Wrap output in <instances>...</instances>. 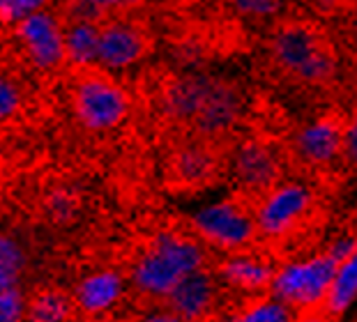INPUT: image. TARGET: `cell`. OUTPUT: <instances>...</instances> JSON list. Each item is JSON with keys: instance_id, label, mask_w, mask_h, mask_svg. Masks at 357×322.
<instances>
[{"instance_id": "1", "label": "cell", "mask_w": 357, "mask_h": 322, "mask_svg": "<svg viewBox=\"0 0 357 322\" xmlns=\"http://www.w3.org/2000/svg\"><path fill=\"white\" fill-rule=\"evenodd\" d=\"M111 253L136 311L155 309L187 274L215 267L219 258L182 217L148 219Z\"/></svg>"}, {"instance_id": "2", "label": "cell", "mask_w": 357, "mask_h": 322, "mask_svg": "<svg viewBox=\"0 0 357 322\" xmlns=\"http://www.w3.org/2000/svg\"><path fill=\"white\" fill-rule=\"evenodd\" d=\"M49 90L58 92L74 127L95 143L116 141L134 122L132 88L100 65H67Z\"/></svg>"}, {"instance_id": "3", "label": "cell", "mask_w": 357, "mask_h": 322, "mask_svg": "<svg viewBox=\"0 0 357 322\" xmlns=\"http://www.w3.org/2000/svg\"><path fill=\"white\" fill-rule=\"evenodd\" d=\"M0 40L14 65L42 90H49L67 67L63 28L53 10L35 12L17 21L10 30L0 33Z\"/></svg>"}, {"instance_id": "4", "label": "cell", "mask_w": 357, "mask_h": 322, "mask_svg": "<svg viewBox=\"0 0 357 322\" xmlns=\"http://www.w3.org/2000/svg\"><path fill=\"white\" fill-rule=\"evenodd\" d=\"M288 175L291 168L281 138L265 132H249L231 145L224 184H231V194H238L256 207Z\"/></svg>"}, {"instance_id": "5", "label": "cell", "mask_w": 357, "mask_h": 322, "mask_svg": "<svg viewBox=\"0 0 357 322\" xmlns=\"http://www.w3.org/2000/svg\"><path fill=\"white\" fill-rule=\"evenodd\" d=\"M162 148V184L169 194L194 196L226 182L229 145L203 141L196 136H176L159 141Z\"/></svg>"}, {"instance_id": "6", "label": "cell", "mask_w": 357, "mask_h": 322, "mask_svg": "<svg viewBox=\"0 0 357 322\" xmlns=\"http://www.w3.org/2000/svg\"><path fill=\"white\" fill-rule=\"evenodd\" d=\"M254 210V203L245 201L238 194H231L224 203L212 205L196 214L194 219H189V224L219 256L247 253L261 249V233H258Z\"/></svg>"}, {"instance_id": "7", "label": "cell", "mask_w": 357, "mask_h": 322, "mask_svg": "<svg viewBox=\"0 0 357 322\" xmlns=\"http://www.w3.org/2000/svg\"><path fill=\"white\" fill-rule=\"evenodd\" d=\"M155 49V30L148 7L123 17H106L97 33V60L95 63L109 69L132 67L146 60Z\"/></svg>"}, {"instance_id": "8", "label": "cell", "mask_w": 357, "mask_h": 322, "mask_svg": "<svg viewBox=\"0 0 357 322\" xmlns=\"http://www.w3.org/2000/svg\"><path fill=\"white\" fill-rule=\"evenodd\" d=\"M337 267L339 260L328 251H321L300 263H288L277 272L270 295L295 313L323 297Z\"/></svg>"}, {"instance_id": "9", "label": "cell", "mask_w": 357, "mask_h": 322, "mask_svg": "<svg viewBox=\"0 0 357 322\" xmlns=\"http://www.w3.org/2000/svg\"><path fill=\"white\" fill-rule=\"evenodd\" d=\"M281 267L284 265L270 251H265L261 247L247 253L219 256L215 263V272L233 290H238L242 295H268L272 281H275Z\"/></svg>"}, {"instance_id": "10", "label": "cell", "mask_w": 357, "mask_h": 322, "mask_svg": "<svg viewBox=\"0 0 357 322\" xmlns=\"http://www.w3.org/2000/svg\"><path fill=\"white\" fill-rule=\"evenodd\" d=\"M205 7L219 19L238 23L258 40L279 19L302 5L298 0H205Z\"/></svg>"}, {"instance_id": "11", "label": "cell", "mask_w": 357, "mask_h": 322, "mask_svg": "<svg viewBox=\"0 0 357 322\" xmlns=\"http://www.w3.org/2000/svg\"><path fill=\"white\" fill-rule=\"evenodd\" d=\"M24 322H79L70 288L60 283H40L26 293Z\"/></svg>"}, {"instance_id": "12", "label": "cell", "mask_w": 357, "mask_h": 322, "mask_svg": "<svg viewBox=\"0 0 357 322\" xmlns=\"http://www.w3.org/2000/svg\"><path fill=\"white\" fill-rule=\"evenodd\" d=\"M355 267H357V258H355V253H351V256H346L339 263L337 272H334L330 286L323 293V297L309 306H316V309L323 311L325 316H330L339 322L355 297V286H357Z\"/></svg>"}, {"instance_id": "13", "label": "cell", "mask_w": 357, "mask_h": 322, "mask_svg": "<svg viewBox=\"0 0 357 322\" xmlns=\"http://www.w3.org/2000/svg\"><path fill=\"white\" fill-rule=\"evenodd\" d=\"M67 65H97V33L100 26L88 21H60Z\"/></svg>"}, {"instance_id": "14", "label": "cell", "mask_w": 357, "mask_h": 322, "mask_svg": "<svg viewBox=\"0 0 357 322\" xmlns=\"http://www.w3.org/2000/svg\"><path fill=\"white\" fill-rule=\"evenodd\" d=\"M293 318L295 313L268 293L249 299L233 322H293Z\"/></svg>"}, {"instance_id": "15", "label": "cell", "mask_w": 357, "mask_h": 322, "mask_svg": "<svg viewBox=\"0 0 357 322\" xmlns=\"http://www.w3.org/2000/svg\"><path fill=\"white\" fill-rule=\"evenodd\" d=\"M56 0H0V33L10 30L14 23L35 12H49Z\"/></svg>"}, {"instance_id": "16", "label": "cell", "mask_w": 357, "mask_h": 322, "mask_svg": "<svg viewBox=\"0 0 357 322\" xmlns=\"http://www.w3.org/2000/svg\"><path fill=\"white\" fill-rule=\"evenodd\" d=\"M26 293L21 288H10L0 293V322H24Z\"/></svg>"}, {"instance_id": "17", "label": "cell", "mask_w": 357, "mask_h": 322, "mask_svg": "<svg viewBox=\"0 0 357 322\" xmlns=\"http://www.w3.org/2000/svg\"><path fill=\"white\" fill-rule=\"evenodd\" d=\"M106 17H123V14H134L146 10L150 0H93Z\"/></svg>"}, {"instance_id": "18", "label": "cell", "mask_w": 357, "mask_h": 322, "mask_svg": "<svg viewBox=\"0 0 357 322\" xmlns=\"http://www.w3.org/2000/svg\"><path fill=\"white\" fill-rule=\"evenodd\" d=\"M125 322H182L178 316H173L171 311L162 309V306H155V309L148 311H134Z\"/></svg>"}, {"instance_id": "19", "label": "cell", "mask_w": 357, "mask_h": 322, "mask_svg": "<svg viewBox=\"0 0 357 322\" xmlns=\"http://www.w3.org/2000/svg\"><path fill=\"white\" fill-rule=\"evenodd\" d=\"M293 322H337V320L330 318V316H325V313L318 311L316 306H305V309L295 311Z\"/></svg>"}]
</instances>
